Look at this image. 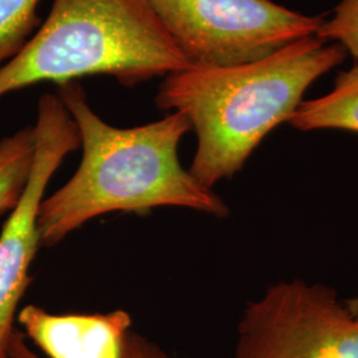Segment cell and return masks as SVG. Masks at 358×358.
Listing matches in <instances>:
<instances>
[{
  "mask_svg": "<svg viewBox=\"0 0 358 358\" xmlns=\"http://www.w3.org/2000/svg\"><path fill=\"white\" fill-rule=\"evenodd\" d=\"M57 96L76 124L83 158L71 179L40 205L41 245L53 247L109 213L143 215L158 207H180L213 217L230 215L224 201L180 164L179 143L192 131L182 113L117 128L90 108L78 81L57 85Z\"/></svg>",
  "mask_w": 358,
  "mask_h": 358,
  "instance_id": "cell-1",
  "label": "cell"
},
{
  "mask_svg": "<svg viewBox=\"0 0 358 358\" xmlns=\"http://www.w3.org/2000/svg\"><path fill=\"white\" fill-rule=\"evenodd\" d=\"M316 35L245 64L190 66L162 81L154 103L185 115L196 136L189 171L213 189L234 178L273 129L288 122L308 88L346 59Z\"/></svg>",
  "mask_w": 358,
  "mask_h": 358,
  "instance_id": "cell-2",
  "label": "cell"
},
{
  "mask_svg": "<svg viewBox=\"0 0 358 358\" xmlns=\"http://www.w3.org/2000/svg\"><path fill=\"white\" fill-rule=\"evenodd\" d=\"M187 68L149 0H53L23 50L0 66V99L87 76L113 77L131 88Z\"/></svg>",
  "mask_w": 358,
  "mask_h": 358,
  "instance_id": "cell-3",
  "label": "cell"
},
{
  "mask_svg": "<svg viewBox=\"0 0 358 358\" xmlns=\"http://www.w3.org/2000/svg\"><path fill=\"white\" fill-rule=\"evenodd\" d=\"M190 66L217 68L263 59L313 36L324 16H309L272 0H149Z\"/></svg>",
  "mask_w": 358,
  "mask_h": 358,
  "instance_id": "cell-4",
  "label": "cell"
},
{
  "mask_svg": "<svg viewBox=\"0 0 358 358\" xmlns=\"http://www.w3.org/2000/svg\"><path fill=\"white\" fill-rule=\"evenodd\" d=\"M234 358H358V310L320 282H276L244 308Z\"/></svg>",
  "mask_w": 358,
  "mask_h": 358,
  "instance_id": "cell-5",
  "label": "cell"
},
{
  "mask_svg": "<svg viewBox=\"0 0 358 358\" xmlns=\"http://www.w3.org/2000/svg\"><path fill=\"white\" fill-rule=\"evenodd\" d=\"M34 130L31 176L0 232V358H10L17 308L29 287L31 264L41 245L38 215L45 189L65 157L80 148L76 124L57 94L40 97Z\"/></svg>",
  "mask_w": 358,
  "mask_h": 358,
  "instance_id": "cell-6",
  "label": "cell"
},
{
  "mask_svg": "<svg viewBox=\"0 0 358 358\" xmlns=\"http://www.w3.org/2000/svg\"><path fill=\"white\" fill-rule=\"evenodd\" d=\"M16 320L26 338L48 358H121L131 317L117 309L93 315H53L38 306H27Z\"/></svg>",
  "mask_w": 358,
  "mask_h": 358,
  "instance_id": "cell-7",
  "label": "cell"
},
{
  "mask_svg": "<svg viewBox=\"0 0 358 358\" xmlns=\"http://www.w3.org/2000/svg\"><path fill=\"white\" fill-rule=\"evenodd\" d=\"M288 122L301 131L334 129L358 133V63L340 72L331 92L303 100Z\"/></svg>",
  "mask_w": 358,
  "mask_h": 358,
  "instance_id": "cell-8",
  "label": "cell"
},
{
  "mask_svg": "<svg viewBox=\"0 0 358 358\" xmlns=\"http://www.w3.org/2000/svg\"><path fill=\"white\" fill-rule=\"evenodd\" d=\"M34 158V127L19 129L0 140V215L10 214L22 198Z\"/></svg>",
  "mask_w": 358,
  "mask_h": 358,
  "instance_id": "cell-9",
  "label": "cell"
},
{
  "mask_svg": "<svg viewBox=\"0 0 358 358\" xmlns=\"http://www.w3.org/2000/svg\"><path fill=\"white\" fill-rule=\"evenodd\" d=\"M40 0H0V66L23 50L40 27Z\"/></svg>",
  "mask_w": 358,
  "mask_h": 358,
  "instance_id": "cell-10",
  "label": "cell"
},
{
  "mask_svg": "<svg viewBox=\"0 0 358 358\" xmlns=\"http://www.w3.org/2000/svg\"><path fill=\"white\" fill-rule=\"evenodd\" d=\"M316 36L343 45L358 63V0H341L332 17L322 22Z\"/></svg>",
  "mask_w": 358,
  "mask_h": 358,
  "instance_id": "cell-11",
  "label": "cell"
},
{
  "mask_svg": "<svg viewBox=\"0 0 358 358\" xmlns=\"http://www.w3.org/2000/svg\"><path fill=\"white\" fill-rule=\"evenodd\" d=\"M27 338L24 333L15 329L11 341H10V348H8V355L10 358H41L38 357L35 352L29 349L27 345ZM121 358H173L167 355L166 352L157 345L149 338L143 337L138 333L130 331L125 341V348L124 353Z\"/></svg>",
  "mask_w": 358,
  "mask_h": 358,
  "instance_id": "cell-12",
  "label": "cell"
},
{
  "mask_svg": "<svg viewBox=\"0 0 358 358\" xmlns=\"http://www.w3.org/2000/svg\"><path fill=\"white\" fill-rule=\"evenodd\" d=\"M346 306L350 308L352 310H358V297L356 299H350V300H345Z\"/></svg>",
  "mask_w": 358,
  "mask_h": 358,
  "instance_id": "cell-13",
  "label": "cell"
}]
</instances>
